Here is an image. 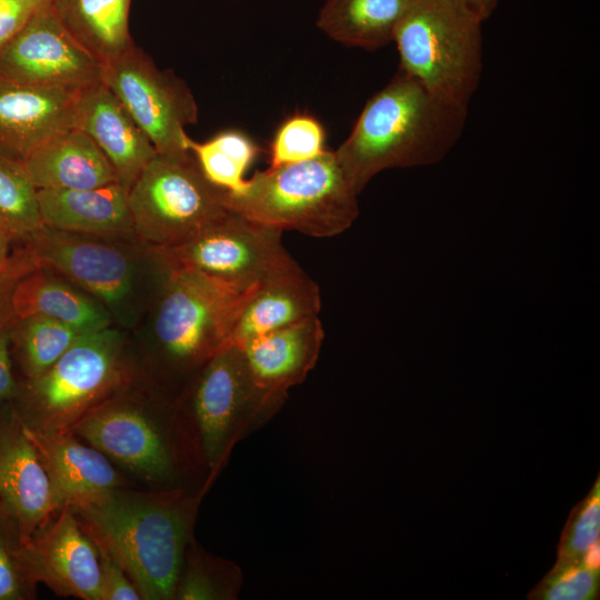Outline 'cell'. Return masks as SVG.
I'll return each mask as SVG.
<instances>
[{
  "label": "cell",
  "instance_id": "6da1fadb",
  "mask_svg": "<svg viewBox=\"0 0 600 600\" xmlns=\"http://www.w3.org/2000/svg\"><path fill=\"white\" fill-rule=\"evenodd\" d=\"M467 113L468 108L438 97L399 70L367 101L334 153L359 194L381 171L442 161L460 140Z\"/></svg>",
  "mask_w": 600,
  "mask_h": 600
},
{
  "label": "cell",
  "instance_id": "7a4b0ae2",
  "mask_svg": "<svg viewBox=\"0 0 600 600\" xmlns=\"http://www.w3.org/2000/svg\"><path fill=\"white\" fill-rule=\"evenodd\" d=\"M69 507L96 546L127 571L142 600L174 599L194 507L182 490L126 487Z\"/></svg>",
  "mask_w": 600,
  "mask_h": 600
},
{
  "label": "cell",
  "instance_id": "3957f363",
  "mask_svg": "<svg viewBox=\"0 0 600 600\" xmlns=\"http://www.w3.org/2000/svg\"><path fill=\"white\" fill-rule=\"evenodd\" d=\"M253 286L244 288L198 271L164 268L150 304L139 368L154 382L168 372L194 376L228 344L237 312Z\"/></svg>",
  "mask_w": 600,
  "mask_h": 600
},
{
  "label": "cell",
  "instance_id": "277c9868",
  "mask_svg": "<svg viewBox=\"0 0 600 600\" xmlns=\"http://www.w3.org/2000/svg\"><path fill=\"white\" fill-rule=\"evenodd\" d=\"M138 371L126 337L112 326L81 334L44 372L19 381L11 403L29 430L69 431Z\"/></svg>",
  "mask_w": 600,
  "mask_h": 600
},
{
  "label": "cell",
  "instance_id": "5b68a950",
  "mask_svg": "<svg viewBox=\"0 0 600 600\" xmlns=\"http://www.w3.org/2000/svg\"><path fill=\"white\" fill-rule=\"evenodd\" d=\"M358 193L344 176L334 151L257 171L224 206L254 221L314 238L344 232L359 214Z\"/></svg>",
  "mask_w": 600,
  "mask_h": 600
},
{
  "label": "cell",
  "instance_id": "8992f818",
  "mask_svg": "<svg viewBox=\"0 0 600 600\" xmlns=\"http://www.w3.org/2000/svg\"><path fill=\"white\" fill-rule=\"evenodd\" d=\"M38 267L62 276L99 302L113 322L128 326L152 302L164 268L140 242L103 239L46 226L20 242Z\"/></svg>",
  "mask_w": 600,
  "mask_h": 600
},
{
  "label": "cell",
  "instance_id": "52a82bcc",
  "mask_svg": "<svg viewBox=\"0 0 600 600\" xmlns=\"http://www.w3.org/2000/svg\"><path fill=\"white\" fill-rule=\"evenodd\" d=\"M167 406L157 383L136 377L77 421L71 431L101 451L134 486L172 490L179 478Z\"/></svg>",
  "mask_w": 600,
  "mask_h": 600
},
{
  "label": "cell",
  "instance_id": "ba28073f",
  "mask_svg": "<svg viewBox=\"0 0 600 600\" xmlns=\"http://www.w3.org/2000/svg\"><path fill=\"white\" fill-rule=\"evenodd\" d=\"M481 26L454 0H413L393 34L399 70L468 108L482 74Z\"/></svg>",
  "mask_w": 600,
  "mask_h": 600
},
{
  "label": "cell",
  "instance_id": "9c48e42d",
  "mask_svg": "<svg viewBox=\"0 0 600 600\" xmlns=\"http://www.w3.org/2000/svg\"><path fill=\"white\" fill-rule=\"evenodd\" d=\"M223 193L191 151L157 152L128 190L139 242L163 248L187 241L227 210Z\"/></svg>",
  "mask_w": 600,
  "mask_h": 600
},
{
  "label": "cell",
  "instance_id": "30bf717a",
  "mask_svg": "<svg viewBox=\"0 0 600 600\" xmlns=\"http://www.w3.org/2000/svg\"><path fill=\"white\" fill-rule=\"evenodd\" d=\"M282 230L227 208L187 241L150 248L164 268L193 270L240 287H251L294 262Z\"/></svg>",
  "mask_w": 600,
  "mask_h": 600
},
{
  "label": "cell",
  "instance_id": "8fae6325",
  "mask_svg": "<svg viewBox=\"0 0 600 600\" xmlns=\"http://www.w3.org/2000/svg\"><path fill=\"white\" fill-rule=\"evenodd\" d=\"M102 82L116 94L158 153H184L186 126L198 120L194 97L171 70H161L137 46L103 64Z\"/></svg>",
  "mask_w": 600,
  "mask_h": 600
},
{
  "label": "cell",
  "instance_id": "7c38bea8",
  "mask_svg": "<svg viewBox=\"0 0 600 600\" xmlns=\"http://www.w3.org/2000/svg\"><path fill=\"white\" fill-rule=\"evenodd\" d=\"M102 70L103 64L63 27L49 0L0 49V81L82 90L101 81Z\"/></svg>",
  "mask_w": 600,
  "mask_h": 600
},
{
  "label": "cell",
  "instance_id": "4fadbf2b",
  "mask_svg": "<svg viewBox=\"0 0 600 600\" xmlns=\"http://www.w3.org/2000/svg\"><path fill=\"white\" fill-rule=\"evenodd\" d=\"M62 507L11 402L0 406V523L26 544Z\"/></svg>",
  "mask_w": 600,
  "mask_h": 600
},
{
  "label": "cell",
  "instance_id": "5bb4252c",
  "mask_svg": "<svg viewBox=\"0 0 600 600\" xmlns=\"http://www.w3.org/2000/svg\"><path fill=\"white\" fill-rule=\"evenodd\" d=\"M263 396L253 384L241 349L227 344L193 376L188 407L197 448L209 469H214L227 447L238 414Z\"/></svg>",
  "mask_w": 600,
  "mask_h": 600
},
{
  "label": "cell",
  "instance_id": "9a60e30c",
  "mask_svg": "<svg viewBox=\"0 0 600 600\" xmlns=\"http://www.w3.org/2000/svg\"><path fill=\"white\" fill-rule=\"evenodd\" d=\"M24 556L34 581L57 596L101 600L99 551L71 507H62L34 532Z\"/></svg>",
  "mask_w": 600,
  "mask_h": 600
},
{
  "label": "cell",
  "instance_id": "2e32d148",
  "mask_svg": "<svg viewBox=\"0 0 600 600\" xmlns=\"http://www.w3.org/2000/svg\"><path fill=\"white\" fill-rule=\"evenodd\" d=\"M80 91L0 81V153L21 162L46 141L74 127Z\"/></svg>",
  "mask_w": 600,
  "mask_h": 600
},
{
  "label": "cell",
  "instance_id": "e0dca14e",
  "mask_svg": "<svg viewBox=\"0 0 600 600\" xmlns=\"http://www.w3.org/2000/svg\"><path fill=\"white\" fill-rule=\"evenodd\" d=\"M74 127L84 132L130 188L157 151L116 94L101 81L77 98Z\"/></svg>",
  "mask_w": 600,
  "mask_h": 600
},
{
  "label": "cell",
  "instance_id": "ac0fdd59",
  "mask_svg": "<svg viewBox=\"0 0 600 600\" xmlns=\"http://www.w3.org/2000/svg\"><path fill=\"white\" fill-rule=\"evenodd\" d=\"M26 429L63 506H76L114 489L137 487L101 451L71 430L46 433Z\"/></svg>",
  "mask_w": 600,
  "mask_h": 600
},
{
  "label": "cell",
  "instance_id": "d6986e66",
  "mask_svg": "<svg viewBox=\"0 0 600 600\" xmlns=\"http://www.w3.org/2000/svg\"><path fill=\"white\" fill-rule=\"evenodd\" d=\"M120 182L91 189H37L42 224L103 239L139 242Z\"/></svg>",
  "mask_w": 600,
  "mask_h": 600
},
{
  "label": "cell",
  "instance_id": "ffe728a7",
  "mask_svg": "<svg viewBox=\"0 0 600 600\" xmlns=\"http://www.w3.org/2000/svg\"><path fill=\"white\" fill-rule=\"evenodd\" d=\"M321 309L318 284L294 261L254 284L234 318L228 344L246 341L317 317Z\"/></svg>",
  "mask_w": 600,
  "mask_h": 600
},
{
  "label": "cell",
  "instance_id": "44dd1931",
  "mask_svg": "<svg viewBox=\"0 0 600 600\" xmlns=\"http://www.w3.org/2000/svg\"><path fill=\"white\" fill-rule=\"evenodd\" d=\"M323 337V326L317 316L238 347L253 384L264 396L299 380L314 362Z\"/></svg>",
  "mask_w": 600,
  "mask_h": 600
},
{
  "label": "cell",
  "instance_id": "7402d4cb",
  "mask_svg": "<svg viewBox=\"0 0 600 600\" xmlns=\"http://www.w3.org/2000/svg\"><path fill=\"white\" fill-rule=\"evenodd\" d=\"M21 164L37 189H91L119 182L101 150L76 127L46 141Z\"/></svg>",
  "mask_w": 600,
  "mask_h": 600
},
{
  "label": "cell",
  "instance_id": "603a6c76",
  "mask_svg": "<svg viewBox=\"0 0 600 600\" xmlns=\"http://www.w3.org/2000/svg\"><path fill=\"white\" fill-rule=\"evenodd\" d=\"M12 307L18 319L42 316L81 333L103 330L114 323L101 302L43 267H37L20 278L13 291Z\"/></svg>",
  "mask_w": 600,
  "mask_h": 600
},
{
  "label": "cell",
  "instance_id": "cb8c5ba5",
  "mask_svg": "<svg viewBox=\"0 0 600 600\" xmlns=\"http://www.w3.org/2000/svg\"><path fill=\"white\" fill-rule=\"evenodd\" d=\"M68 32L106 64L133 41L129 31L131 0H49Z\"/></svg>",
  "mask_w": 600,
  "mask_h": 600
},
{
  "label": "cell",
  "instance_id": "d4e9b609",
  "mask_svg": "<svg viewBox=\"0 0 600 600\" xmlns=\"http://www.w3.org/2000/svg\"><path fill=\"white\" fill-rule=\"evenodd\" d=\"M413 0H324L318 28L349 47L376 50L392 42L396 28Z\"/></svg>",
  "mask_w": 600,
  "mask_h": 600
},
{
  "label": "cell",
  "instance_id": "484cf974",
  "mask_svg": "<svg viewBox=\"0 0 600 600\" xmlns=\"http://www.w3.org/2000/svg\"><path fill=\"white\" fill-rule=\"evenodd\" d=\"M84 333L42 316L17 320L11 333V354L18 380L38 377Z\"/></svg>",
  "mask_w": 600,
  "mask_h": 600
},
{
  "label": "cell",
  "instance_id": "4316f807",
  "mask_svg": "<svg viewBox=\"0 0 600 600\" xmlns=\"http://www.w3.org/2000/svg\"><path fill=\"white\" fill-rule=\"evenodd\" d=\"M189 150L211 183L234 192L244 186V172L257 156L258 148L247 136L224 131L206 142L190 140Z\"/></svg>",
  "mask_w": 600,
  "mask_h": 600
},
{
  "label": "cell",
  "instance_id": "83f0119b",
  "mask_svg": "<svg viewBox=\"0 0 600 600\" xmlns=\"http://www.w3.org/2000/svg\"><path fill=\"white\" fill-rule=\"evenodd\" d=\"M41 226L37 188L21 162L0 153V229L17 243Z\"/></svg>",
  "mask_w": 600,
  "mask_h": 600
},
{
  "label": "cell",
  "instance_id": "f1b7e54d",
  "mask_svg": "<svg viewBox=\"0 0 600 600\" xmlns=\"http://www.w3.org/2000/svg\"><path fill=\"white\" fill-rule=\"evenodd\" d=\"M600 536V477L589 493L571 510L561 532L557 559L550 572L560 571L588 561Z\"/></svg>",
  "mask_w": 600,
  "mask_h": 600
},
{
  "label": "cell",
  "instance_id": "f546056e",
  "mask_svg": "<svg viewBox=\"0 0 600 600\" xmlns=\"http://www.w3.org/2000/svg\"><path fill=\"white\" fill-rule=\"evenodd\" d=\"M326 133L321 123L304 113L282 122L270 146V167H280L312 159L326 149Z\"/></svg>",
  "mask_w": 600,
  "mask_h": 600
},
{
  "label": "cell",
  "instance_id": "4dcf8cb0",
  "mask_svg": "<svg viewBox=\"0 0 600 600\" xmlns=\"http://www.w3.org/2000/svg\"><path fill=\"white\" fill-rule=\"evenodd\" d=\"M600 592L599 563L581 562L548 572L528 593L529 600H596Z\"/></svg>",
  "mask_w": 600,
  "mask_h": 600
},
{
  "label": "cell",
  "instance_id": "1f68e13d",
  "mask_svg": "<svg viewBox=\"0 0 600 600\" xmlns=\"http://www.w3.org/2000/svg\"><path fill=\"white\" fill-rule=\"evenodd\" d=\"M24 556V543L0 523V600H30L37 594Z\"/></svg>",
  "mask_w": 600,
  "mask_h": 600
},
{
  "label": "cell",
  "instance_id": "d6a6232c",
  "mask_svg": "<svg viewBox=\"0 0 600 600\" xmlns=\"http://www.w3.org/2000/svg\"><path fill=\"white\" fill-rule=\"evenodd\" d=\"M98 551L101 600H142L138 588L121 564L106 551L99 548Z\"/></svg>",
  "mask_w": 600,
  "mask_h": 600
},
{
  "label": "cell",
  "instance_id": "836d02e7",
  "mask_svg": "<svg viewBox=\"0 0 600 600\" xmlns=\"http://www.w3.org/2000/svg\"><path fill=\"white\" fill-rule=\"evenodd\" d=\"M44 0L0 1V49L29 21Z\"/></svg>",
  "mask_w": 600,
  "mask_h": 600
},
{
  "label": "cell",
  "instance_id": "e575fe53",
  "mask_svg": "<svg viewBox=\"0 0 600 600\" xmlns=\"http://www.w3.org/2000/svg\"><path fill=\"white\" fill-rule=\"evenodd\" d=\"M13 327L0 329V406L11 402L17 396L19 388V380L11 354V333Z\"/></svg>",
  "mask_w": 600,
  "mask_h": 600
},
{
  "label": "cell",
  "instance_id": "d590c367",
  "mask_svg": "<svg viewBox=\"0 0 600 600\" xmlns=\"http://www.w3.org/2000/svg\"><path fill=\"white\" fill-rule=\"evenodd\" d=\"M482 23L491 17L500 0H454Z\"/></svg>",
  "mask_w": 600,
  "mask_h": 600
},
{
  "label": "cell",
  "instance_id": "8d00e7d4",
  "mask_svg": "<svg viewBox=\"0 0 600 600\" xmlns=\"http://www.w3.org/2000/svg\"><path fill=\"white\" fill-rule=\"evenodd\" d=\"M12 240L0 229V270L4 267L12 249Z\"/></svg>",
  "mask_w": 600,
  "mask_h": 600
},
{
  "label": "cell",
  "instance_id": "74e56055",
  "mask_svg": "<svg viewBox=\"0 0 600 600\" xmlns=\"http://www.w3.org/2000/svg\"><path fill=\"white\" fill-rule=\"evenodd\" d=\"M0 1H2V0H0Z\"/></svg>",
  "mask_w": 600,
  "mask_h": 600
}]
</instances>
